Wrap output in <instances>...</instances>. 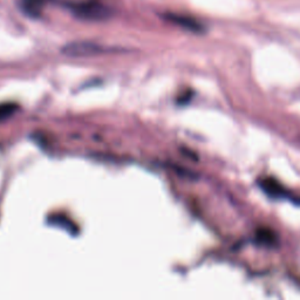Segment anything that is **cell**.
I'll return each instance as SVG.
<instances>
[{
  "label": "cell",
  "instance_id": "6da1fadb",
  "mask_svg": "<svg viewBox=\"0 0 300 300\" xmlns=\"http://www.w3.org/2000/svg\"><path fill=\"white\" fill-rule=\"evenodd\" d=\"M73 13L76 16L85 20H104L108 18L110 12L105 5L101 3L95 2V0H89V2H84L76 5L72 6Z\"/></svg>",
  "mask_w": 300,
  "mask_h": 300
},
{
  "label": "cell",
  "instance_id": "7a4b0ae2",
  "mask_svg": "<svg viewBox=\"0 0 300 300\" xmlns=\"http://www.w3.org/2000/svg\"><path fill=\"white\" fill-rule=\"evenodd\" d=\"M61 52L65 55L79 57V56H90L96 55L105 52V48L100 45L88 43V41H77V43H71L64 46Z\"/></svg>",
  "mask_w": 300,
  "mask_h": 300
},
{
  "label": "cell",
  "instance_id": "3957f363",
  "mask_svg": "<svg viewBox=\"0 0 300 300\" xmlns=\"http://www.w3.org/2000/svg\"><path fill=\"white\" fill-rule=\"evenodd\" d=\"M168 22H170L175 25H178V26L187 28L189 31L192 32H199L202 31V26L195 22L194 19L189 18V16H184V15H179V14H174V13H167L163 15Z\"/></svg>",
  "mask_w": 300,
  "mask_h": 300
},
{
  "label": "cell",
  "instance_id": "277c9868",
  "mask_svg": "<svg viewBox=\"0 0 300 300\" xmlns=\"http://www.w3.org/2000/svg\"><path fill=\"white\" fill-rule=\"evenodd\" d=\"M261 186L266 194L272 197H284L286 195L284 187H283L282 184L274 178H271V177L264 178L262 181Z\"/></svg>",
  "mask_w": 300,
  "mask_h": 300
},
{
  "label": "cell",
  "instance_id": "5b68a950",
  "mask_svg": "<svg viewBox=\"0 0 300 300\" xmlns=\"http://www.w3.org/2000/svg\"><path fill=\"white\" fill-rule=\"evenodd\" d=\"M256 239L258 243L264 245H274L277 243L276 233L268 228H262L259 230H257Z\"/></svg>",
  "mask_w": 300,
  "mask_h": 300
},
{
  "label": "cell",
  "instance_id": "8992f818",
  "mask_svg": "<svg viewBox=\"0 0 300 300\" xmlns=\"http://www.w3.org/2000/svg\"><path fill=\"white\" fill-rule=\"evenodd\" d=\"M40 0H24V8L26 11V13L32 16H36L39 15L40 12Z\"/></svg>",
  "mask_w": 300,
  "mask_h": 300
},
{
  "label": "cell",
  "instance_id": "52a82bcc",
  "mask_svg": "<svg viewBox=\"0 0 300 300\" xmlns=\"http://www.w3.org/2000/svg\"><path fill=\"white\" fill-rule=\"evenodd\" d=\"M16 106L13 104H3L0 105V121L10 117L12 114H14Z\"/></svg>",
  "mask_w": 300,
  "mask_h": 300
}]
</instances>
